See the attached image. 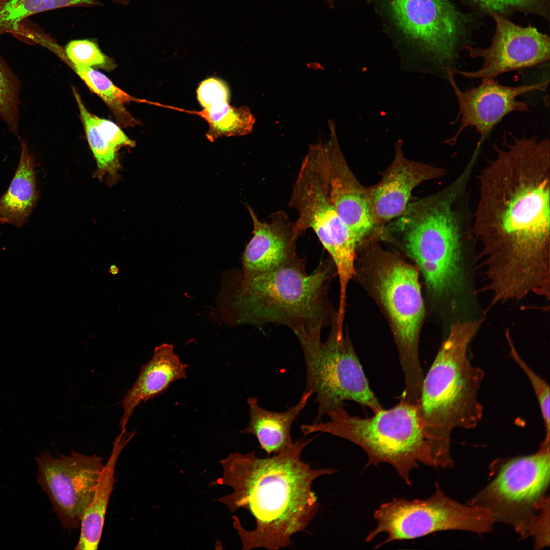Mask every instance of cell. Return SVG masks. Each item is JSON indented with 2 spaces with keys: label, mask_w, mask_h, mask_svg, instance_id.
Wrapping results in <instances>:
<instances>
[{
  "label": "cell",
  "mask_w": 550,
  "mask_h": 550,
  "mask_svg": "<svg viewBox=\"0 0 550 550\" xmlns=\"http://www.w3.org/2000/svg\"><path fill=\"white\" fill-rule=\"evenodd\" d=\"M20 87L17 76L0 57V117L14 135L19 133Z\"/></svg>",
  "instance_id": "27"
},
{
  "label": "cell",
  "mask_w": 550,
  "mask_h": 550,
  "mask_svg": "<svg viewBox=\"0 0 550 550\" xmlns=\"http://www.w3.org/2000/svg\"><path fill=\"white\" fill-rule=\"evenodd\" d=\"M390 7L399 28L447 71L470 46L477 14L461 11L451 0H390Z\"/></svg>",
  "instance_id": "12"
},
{
  "label": "cell",
  "mask_w": 550,
  "mask_h": 550,
  "mask_svg": "<svg viewBox=\"0 0 550 550\" xmlns=\"http://www.w3.org/2000/svg\"><path fill=\"white\" fill-rule=\"evenodd\" d=\"M336 321L326 341L321 336L299 341L306 368V390L316 395L318 410L313 423L350 400L373 413L383 408L371 390L354 348L347 336L337 335Z\"/></svg>",
  "instance_id": "9"
},
{
  "label": "cell",
  "mask_w": 550,
  "mask_h": 550,
  "mask_svg": "<svg viewBox=\"0 0 550 550\" xmlns=\"http://www.w3.org/2000/svg\"><path fill=\"white\" fill-rule=\"evenodd\" d=\"M77 75L93 92L98 95L109 106L117 121L124 127L133 126L136 120L126 110L124 104L135 99L115 86L105 75L91 67L73 64L65 58Z\"/></svg>",
  "instance_id": "24"
},
{
  "label": "cell",
  "mask_w": 550,
  "mask_h": 550,
  "mask_svg": "<svg viewBox=\"0 0 550 550\" xmlns=\"http://www.w3.org/2000/svg\"><path fill=\"white\" fill-rule=\"evenodd\" d=\"M329 420L302 424L305 436L321 432L349 441L360 447L368 460L365 468L387 463L409 486L410 474L419 463H435L416 405L400 400L394 407L370 418L350 415L343 407L329 412Z\"/></svg>",
  "instance_id": "6"
},
{
  "label": "cell",
  "mask_w": 550,
  "mask_h": 550,
  "mask_svg": "<svg viewBox=\"0 0 550 550\" xmlns=\"http://www.w3.org/2000/svg\"><path fill=\"white\" fill-rule=\"evenodd\" d=\"M377 526L366 538L372 541L385 533L387 538L375 548L390 542L420 538L434 532L460 530L489 532L494 520L487 509L462 504L446 496L436 484L435 492L426 499L394 498L382 504L373 515Z\"/></svg>",
  "instance_id": "10"
},
{
  "label": "cell",
  "mask_w": 550,
  "mask_h": 550,
  "mask_svg": "<svg viewBox=\"0 0 550 550\" xmlns=\"http://www.w3.org/2000/svg\"><path fill=\"white\" fill-rule=\"evenodd\" d=\"M480 14L507 17L516 12L549 20L550 0H461Z\"/></svg>",
  "instance_id": "26"
},
{
  "label": "cell",
  "mask_w": 550,
  "mask_h": 550,
  "mask_svg": "<svg viewBox=\"0 0 550 550\" xmlns=\"http://www.w3.org/2000/svg\"><path fill=\"white\" fill-rule=\"evenodd\" d=\"M336 273L332 260L321 261L310 274L300 257L274 270L248 274L241 269L223 273L214 318L226 325L286 326L298 340L321 336L337 319L329 299Z\"/></svg>",
  "instance_id": "3"
},
{
  "label": "cell",
  "mask_w": 550,
  "mask_h": 550,
  "mask_svg": "<svg viewBox=\"0 0 550 550\" xmlns=\"http://www.w3.org/2000/svg\"><path fill=\"white\" fill-rule=\"evenodd\" d=\"M504 138L477 176L473 245L493 304L549 299L550 141Z\"/></svg>",
  "instance_id": "1"
},
{
  "label": "cell",
  "mask_w": 550,
  "mask_h": 550,
  "mask_svg": "<svg viewBox=\"0 0 550 550\" xmlns=\"http://www.w3.org/2000/svg\"><path fill=\"white\" fill-rule=\"evenodd\" d=\"M70 63L85 67H97L111 69L114 64L110 58L100 50L97 43L91 39H77L69 41L64 51L58 53Z\"/></svg>",
  "instance_id": "28"
},
{
  "label": "cell",
  "mask_w": 550,
  "mask_h": 550,
  "mask_svg": "<svg viewBox=\"0 0 550 550\" xmlns=\"http://www.w3.org/2000/svg\"><path fill=\"white\" fill-rule=\"evenodd\" d=\"M450 84L456 96L459 112L455 122L460 118L459 127L455 135L448 141L454 145L467 127L475 128L483 138L506 115L514 111H529V105L517 98L535 90L545 91L549 80L519 86H507L495 79L485 78L477 87L460 89L451 69L447 71Z\"/></svg>",
  "instance_id": "15"
},
{
  "label": "cell",
  "mask_w": 550,
  "mask_h": 550,
  "mask_svg": "<svg viewBox=\"0 0 550 550\" xmlns=\"http://www.w3.org/2000/svg\"><path fill=\"white\" fill-rule=\"evenodd\" d=\"M73 91L80 113L87 139L97 165V170L94 176L99 180H102L106 176L108 183L113 184L118 179V172L121 168L117 154L118 149L103 135L94 115L85 106L76 89L73 88Z\"/></svg>",
  "instance_id": "23"
},
{
  "label": "cell",
  "mask_w": 550,
  "mask_h": 550,
  "mask_svg": "<svg viewBox=\"0 0 550 550\" xmlns=\"http://www.w3.org/2000/svg\"><path fill=\"white\" fill-rule=\"evenodd\" d=\"M94 116L101 132L114 147L118 149L121 146L134 147L135 146V142L126 136L115 123Z\"/></svg>",
  "instance_id": "31"
},
{
  "label": "cell",
  "mask_w": 550,
  "mask_h": 550,
  "mask_svg": "<svg viewBox=\"0 0 550 550\" xmlns=\"http://www.w3.org/2000/svg\"><path fill=\"white\" fill-rule=\"evenodd\" d=\"M328 156V193L339 216L361 243L374 231L367 188L349 168L334 135L326 143Z\"/></svg>",
  "instance_id": "18"
},
{
  "label": "cell",
  "mask_w": 550,
  "mask_h": 550,
  "mask_svg": "<svg viewBox=\"0 0 550 550\" xmlns=\"http://www.w3.org/2000/svg\"><path fill=\"white\" fill-rule=\"evenodd\" d=\"M399 143L396 146L394 159L379 182L367 188L373 232L377 234L404 212L417 186L446 174L443 168L407 159Z\"/></svg>",
  "instance_id": "16"
},
{
  "label": "cell",
  "mask_w": 550,
  "mask_h": 550,
  "mask_svg": "<svg viewBox=\"0 0 550 550\" xmlns=\"http://www.w3.org/2000/svg\"><path fill=\"white\" fill-rule=\"evenodd\" d=\"M197 99L204 109L221 102H228L230 92L221 79L210 77L202 81L197 90Z\"/></svg>",
  "instance_id": "30"
},
{
  "label": "cell",
  "mask_w": 550,
  "mask_h": 550,
  "mask_svg": "<svg viewBox=\"0 0 550 550\" xmlns=\"http://www.w3.org/2000/svg\"><path fill=\"white\" fill-rule=\"evenodd\" d=\"M20 159L5 193L0 196V222L20 227L29 219L38 199L35 160L26 142H20Z\"/></svg>",
  "instance_id": "22"
},
{
  "label": "cell",
  "mask_w": 550,
  "mask_h": 550,
  "mask_svg": "<svg viewBox=\"0 0 550 550\" xmlns=\"http://www.w3.org/2000/svg\"><path fill=\"white\" fill-rule=\"evenodd\" d=\"M312 395V391H305L298 403L288 410L280 413L264 409L259 405L256 397H249L247 400L249 408V425L240 433L255 436L261 448L268 455L285 451L293 443L291 426Z\"/></svg>",
  "instance_id": "21"
},
{
  "label": "cell",
  "mask_w": 550,
  "mask_h": 550,
  "mask_svg": "<svg viewBox=\"0 0 550 550\" xmlns=\"http://www.w3.org/2000/svg\"><path fill=\"white\" fill-rule=\"evenodd\" d=\"M188 366L174 352L172 344L163 343L156 346L153 357L142 366L136 381L122 401L121 431H126L132 414L142 402L162 394L174 381L186 378Z\"/></svg>",
  "instance_id": "19"
},
{
  "label": "cell",
  "mask_w": 550,
  "mask_h": 550,
  "mask_svg": "<svg viewBox=\"0 0 550 550\" xmlns=\"http://www.w3.org/2000/svg\"><path fill=\"white\" fill-rule=\"evenodd\" d=\"M506 337L507 342L510 347V357L518 365L519 367L527 377L534 390L537 397L539 407L541 410L543 419L544 421L546 435L549 437L550 430V410H549V396L550 390L549 385L535 372H534L525 363L519 355L515 348L513 340L507 330Z\"/></svg>",
  "instance_id": "29"
},
{
  "label": "cell",
  "mask_w": 550,
  "mask_h": 550,
  "mask_svg": "<svg viewBox=\"0 0 550 550\" xmlns=\"http://www.w3.org/2000/svg\"><path fill=\"white\" fill-rule=\"evenodd\" d=\"M209 125L206 134L211 142L222 137L246 135L252 129L255 118L246 107H235L221 102L201 113Z\"/></svg>",
  "instance_id": "25"
},
{
  "label": "cell",
  "mask_w": 550,
  "mask_h": 550,
  "mask_svg": "<svg viewBox=\"0 0 550 550\" xmlns=\"http://www.w3.org/2000/svg\"><path fill=\"white\" fill-rule=\"evenodd\" d=\"M253 225V235L242 256L241 270L248 274L271 271L298 259L296 244L300 236L294 222L283 211L272 213L262 222L247 207Z\"/></svg>",
  "instance_id": "17"
},
{
  "label": "cell",
  "mask_w": 550,
  "mask_h": 550,
  "mask_svg": "<svg viewBox=\"0 0 550 550\" xmlns=\"http://www.w3.org/2000/svg\"><path fill=\"white\" fill-rule=\"evenodd\" d=\"M491 16L496 29L490 46L464 48L470 57L483 59L482 67L474 71L452 69L454 74L468 78L495 79L503 73L549 61L550 38L547 34L531 25H518L496 13Z\"/></svg>",
  "instance_id": "14"
},
{
  "label": "cell",
  "mask_w": 550,
  "mask_h": 550,
  "mask_svg": "<svg viewBox=\"0 0 550 550\" xmlns=\"http://www.w3.org/2000/svg\"><path fill=\"white\" fill-rule=\"evenodd\" d=\"M483 321L456 319L424 377L416 407L434 460L441 466L452 462L453 430L473 428L482 418L477 396L484 373L472 364L468 349Z\"/></svg>",
  "instance_id": "5"
},
{
  "label": "cell",
  "mask_w": 550,
  "mask_h": 550,
  "mask_svg": "<svg viewBox=\"0 0 550 550\" xmlns=\"http://www.w3.org/2000/svg\"><path fill=\"white\" fill-rule=\"evenodd\" d=\"M549 438L535 454L509 460L469 505L487 509L494 522L512 526L522 537L536 544L549 538Z\"/></svg>",
  "instance_id": "7"
},
{
  "label": "cell",
  "mask_w": 550,
  "mask_h": 550,
  "mask_svg": "<svg viewBox=\"0 0 550 550\" xmlns=\"http://www.w3.org/2000/svg\"><path fill=\"white\" fill-rule=\"evenodd\" d=\"M312 439H297L272 457L260 458L253 451L232 453L221 461L223 484L232 492L219 502L231 512L248 510L256 522L253 530H248L233 517L243 549L289 546L291 537L305 530L316 514L319 504L312 484L337 471L313 469L302 461V451Z\"/></svg>",
  "instance_id": "2"
},
{
  "label": "cell",
  "mask_w": 550,
  "mask_h": 550,
  "mask_svg": "<svg viewBox=\"0 0 550 550\" xmlns=\"http://www.w3.org/2000/svg\"><path fill=\"white\" fill-rule=\"evenodd\" d=\"M108 272L112 275H117L119 272V269L116 265H112L109 266Z\"/></svg>",
  "instance_id": "32"
},
{
  "label": "cell",
  "mask_w": 550,
  "mask_h": 550,
  "mask_svg": "<svg viewBox=\"0 0 550 550\" xmlns=\"http://www.w3.org/2000/svg\"><path fill=\"white\" fill-rule=\"evenodd\" d=\"M35 459L37 482L48 496L62 526L77 528L92 499L104 465L103 458L73 451L58 457L42 453Z\"/></svg>",
  "instance_id": "13"
},
{
  "label": "cell",
  "mask_w": 550,
  "mask_h": 550,
  "mask_svg": "<svg viewBox=\"0 0 550 550\" xmlns=\"http://www.w3.org/2000/svg\"><path fill=\"white\" fill-rule=\"evenodd\" d=\"M135 432L121 431L115 439L108 460L99 477L92 499L80 521V533L76 549L96 550L100 542L105 514L116 481L115 470L118 459Z\"/></svg>",
  "instance_id": "20"
},
{
  "label": "cell",
  "mask_w": 550,
  "mask_h": 550,
  "mask_svg": "<svg viewBox=\"0 0 550 550\" xmlns=\"http://www.w3.org/2000/svg\"><path fill=\"white\" fill-rule=\"evenodd\" d=\"M387 261L377 272V289L393 325L404 376L403 394L409 398H416L420 395L424 377L418 349L424 315L418 272L414 266L395 257H389Z\"/></svg>",
  "instance_id": "11"
},
{
  "label": "cell",
  "mask_w": 550,
  "mask_h": 550,
  "mask_svg": "<svg viewBox=\"0 0 550 550\" xmlns=\"http://www.w3.org/2000/svg\"><path fill=\"white\" fill-rule=\"evenodd\" d=\"M335 0H325L329 5H333Z\"/></svg>",
  "instance_id": "33"
},
{
  "label": "cell",
  "mask_w": 550,
  "mask_h": 550,
  "mask_svg": "<svg viewBox=\"0 0 550 550\" xmlns=\"http://www.w3.org/2000/svg\"><path fill=\"white\" fill-rule=\"evenodd\" d=\"M468 182L467 176L461 173L443 189L409 202L380 234L399 240L418 265L433 296L448 298L454 303L465 287V241H473Z\"/></svg>",
  "instance_id": "4"
},
{
  "label": "cell",
  "mask_w": 550,
  "mask_h": 550,
  "mask_svg": "<svg viewBox=\"0 0 550 550\" xmlns=\"http://www.w3.org/2000/svg\"><path fill=\"white\" fill-rule=\"evenodd\" d=\"M328 180L326 143L311 146L294 185L289 205L298 213L294 222L298 234L312 229L329 253L338 276L340 293L344 294L355 274L356 251L360 243L332 203Z\"/></svg>",
  "instance_id": "8"
}]
</instances>
